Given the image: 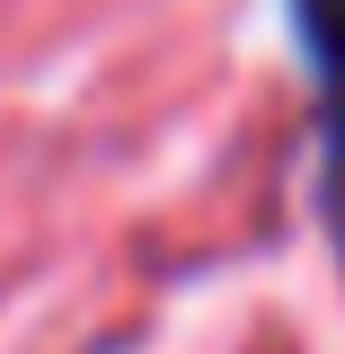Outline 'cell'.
<instances>
[{
	"label": "cell",
	"mask_w": 345,
	"mask_h": 354,
	"mask_svg": "<svg viewBox=\"0 0 345 354\" xmlns=\"http://www.w3.org/2000/svg\"><path fill=\"white\" fill-rule=\"evenodd\" d=\"M292 36L319 88V221L345 257V0H292Z\"/></svg>",
	"instance_id": "cell-1"
}]
</instances>
